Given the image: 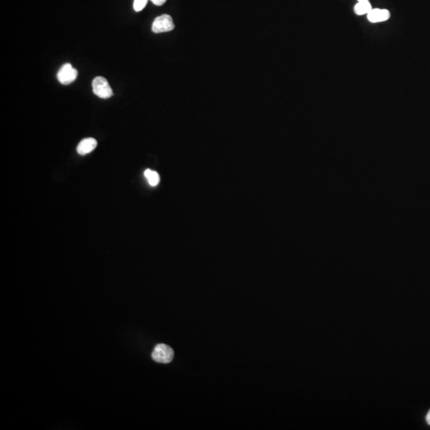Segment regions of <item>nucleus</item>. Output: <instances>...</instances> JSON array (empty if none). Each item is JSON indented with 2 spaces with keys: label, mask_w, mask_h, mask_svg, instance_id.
I'll return each mask as SVG.
<instances>
[{
  "label": "nucleus",
  "mask_w": 430,
  "mask_h": 430,
  "mask_svg": "<svg viewBox=\"0 0 430 430\" xmlns=\"http://www.w3.org/2000/svg\"><path fill=\"white\" fill-rule=\"evenodd\" d=\"M93 91L94 94L102 99H107L113 95L112 88L107 79L103 77H97L93 79Z\"/></svg>",
  "instance_id": "1"
},
{
  "label": "nucleus",
  "mask_w": 430,
  "mask_h": 430,
  "mask_svg": "<svg viewBox=\"0 0 430 430\" xmlns=\"http://www.w3.org/2000/svg\"><path fill=\"white\" fill-rule=\"evenodd\" d=\"M152 359L160 364H169L174 358V351L167 344H157L153 351Z\"/></svg>",
  "instance_id": "2"
},
{
  "label": "nucleus",
  "mask_w": 430,
  "mask_h": 430,
  "mask_svg": "<svg viewBox=\"0 0 430 430\" xmlns=\"http://www.w3.org/2000/svg\"><path fill=\"white\" fill-rule=\"evenodd\" d=\"M174 28V22L169 15H162L156 18L151 26V30L155 34L169 32Z\"/></svg>",
  "instance_id": "3"
},
{
  "label": "nucleus",
  "mask_w": 430,
  "mask_h": 430,
  "mask_svg": "<svg viewBox=\"0 0 430 430\" xmlns=\"http://www.w3.org/2000/svg\"><path fill=\"white\" fill-rule=\"evenodd\" d=\"M77 77H78L77 69H74L72 66V64L69 63L63 64L57 74L58 81L61 84L64 85V86L71 84L72 82L75 81Z\"/></svg>",
  "instance_id": "4"
},
{
  "label": "nucleus",
  "mask_w": 430,
  "mask_h": 430,
  "mask_svg": "<svg viewBox=\"0 0 430 430\" xmlns=\"http://www.w3.org/2000/svg\"><path fill=\"white\" fill-rule=\"evenodd\" d=\"M389 18H390V13L386 9L372 8V10L367 14V20L372 23L387 21Z\"/></svg>",
  "instance_id": "5"
},
{
  "label": "nucleus",
  "mask_w": 430,
  "mask_h": 430,
  "mask_svg": "<svg viewBox=\"0 0 430 430\" xmlns=\"http://www.w3.org/2000/svg\"><path fill=\"white\" fill-rule=\"evenodd\" d=\"M97 146V140L93 138H86L79 143L77 148V151L79 155H87L88 153L92 152Z\"/></svg>",
  "instance_id": "6"
},
{
  "label": "nucleus",
  "mask_w": 430,
  "mask_h": 430,
  "mask_svg": "<svg viewBox=\"0 0 430 430\" xmlns=\"http://www.w3.org/2000/svg\"><path fill=\"white\" fill-rule=\"evenodd\" d=\"M372 10L370 2H358L354 7L355 13L358 15H367Z\"/></svg>",
  "instance_id": "7"
},
{
  "label": "nucleus",
  "mask_w": 430,
  "mask_h": 430,
  "mask_svg": "<svg viewBox=\"0 0 430 430\" xmlns=\"http://www.w3.org/2000/svg\"><path fill=\"white\" fill-rule=\"evenodd\" d=\"M144 175H145L146 179L149 181V184L150 186L155 187V186H157L159 184L160 178H159V175L157 172L150 170V169H147L144 172Z\"/></svg>",
  "instance_id": "8"
},
{
  "label": "nucleus",
  "mask_w": 430,
  "mask_h": 430,
  "mask_svg": "<svg viewBox=\"0 0 430 430\" xmlns=\"http://www.w3.org/2000/svg\"><path fill=\"white\" fill-rule=\"evenodd\" d=\"M149 0H134L133 8L136 11H141L146 7Z\"/></svg>",
  "instance_id": "9"
},
{
  "label": "nucleus",
  "mask_w": 430,
  "mask_h": 430,
  "mask_svg": "<svg viewBox=\"0 0 430 430\" xmlns=\"http://www.w3.org/2000/svg\"><path fill=\"white\" fill-rule=\"evenodd\" d=\"M150 1H151L156 6H162L165 3L167 0H150Z\"/></svg>",
  "instance_id": "10"
},
{
  "label": "nucleus",
  "mask_w": 430,
  "mask_h": 430,
  "mask_svg": "<svg viewBox=\"0 0 430 430\" xmlns=\"http://www.w3.org/2000/svg\"><path fill=\"white\" fill-rule=\"evenodd\" d=\"M426 422L429 424L430 426V409L428 413H427V415H426Z\"/></svg>",
  "instance_id": "11"
},
{
  "label": "nucleus",
  "mask_w": 430,
  "mask_h": 430,
  "mask_svg": "<svg viewBox=\"0 0 430 430\" xmlns=\"http://www.w3.org/2000/svg\"><path fill=\"white\" fill-rule=\"evenodd\" d=\"M358 2H369V0H357Z\"/></svg>",
  "instance_id": "12"
}]
</instances>
